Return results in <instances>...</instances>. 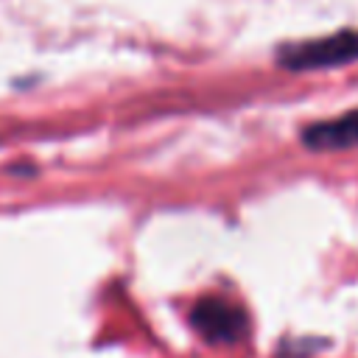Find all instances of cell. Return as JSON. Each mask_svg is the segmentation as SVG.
Returning a JSON list of instances; mask_svg holds the SVG:
<instances>
[{
	"label": "cell",
	"mask_w": 358,
	"mask_h": 358,
	"mask_svg": "<svg viewBox=\"0 0 358 358\" xmlns=\"http://www.w3.org/2000/svg\"><path fill=\"white\" fill-rule=\"evenodd\" d=\"M358 59V31H338L324 39L285 45L277 53V62L285 70H322L338 67Z\"/></svg>",
	"instance_id": "6da1fadb"
},
{
	"label": "cell",
	"mask_w": 358,
	"mask_h": 358,
	"mask_svg": "<svg viewBox=\"0 0 358 358\" xmlns=\"http://www.w3.org/2000/svg\"><path fill=\"white\" fill-rule=\"evenodd\" d=\"M190 324L210 344H235L249 333L246 313L224 296H201L190 310Z\"/></svg>",
	"instance_id": "7a4b0ae2"
},
{
	"label": "cell",
	"mask_w": 358,
	"mask_h": 358,
	"mask_svg": "<svg viewBox=\"0 0 358 358\" xmlns=\"http://www.w3.org/2000/svg\"><path fill=\"white\" fill-rule=\"evenodd\" d=\"M302 143L313 151H336V148H352L358 145V109L347 112L336 120L313 123L302 131Z\"/></svg>",
	"instance_id": "3957f363"
}]
</instances>
